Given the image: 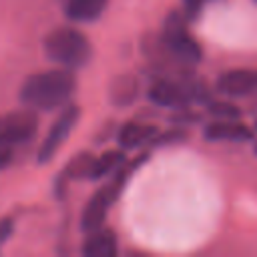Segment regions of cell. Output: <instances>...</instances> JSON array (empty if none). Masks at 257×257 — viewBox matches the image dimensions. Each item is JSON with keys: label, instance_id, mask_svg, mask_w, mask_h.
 <instances>
[{"label": "cell", "instance_id": "ac0fdd59", "mask_svg": "<svg viewBox=\"0 0 257 257\" xmlns=\"http://www.w3.org/2000/svg\"><path fill=\"white\" fill-rule=\"evenodd\" d=\"M209 2H213V0H183L185 18H187V20H195V18L203 12V8H205Z\"/></svg>", "mask_w": 257, "mask_h": 257}, {"label": "cell", "instance_id": "277c9868", "mask_svg": "<svg viewBox=\"0 0 257 257\" xmlns=\"http://www.w3.org/2000/svg\"><path fill=\"white\" fill-rule=\"evenodd\" d=\"M42 48L48 60L68 70L84 68L92 58L90 40L80 30L70 26L50 30L42 40Z\"/></svg>", "mask_w": 257, "mask_h": 257}, {"label": "cell", "instance_id": "7402d4cb", "mask_svg": "<svg viewBox=\"0 0 257 257\" xmlns=\"http://www.w3.org/2000/svg\"><path fill=\"white\" fill-rule=\"evenodd\" d=\"M255 128H257V118H255Z\"/></svg>", "mask_w": 257, "mask_h": 257}, {"label": "cell", "instance_id": "52a82bcc", "mask_svg": "<svg viewBox=\"0 0 257 257\" xmlns=\"http://www.w3.org/2000/svg\"><path fill=\"white\" fill-rule=\"evenodd\" d=\"M38 131L36 110L24 108L0 114V145L14 147L18 143L30 141Z\"/></svg>", "mask_w": 257, "mask_h": 257}, {"label": "cell", "instance_id": "7a4b0ae2", "mask_svg": "<svg viewBox=\"0 0 257 257\" xmlns=\"http://www.w3.org/2000/svg\"><path fill=\"white\" fill-rule=\"evenodd\" d=\"M187 22L189 20L181 12H171L165 18L163 32L155 44L159 66H169L173 68V72H187L201 62L203 50L199 42L189 34Z\"/></svg>", "mask_w": 257, "mask_h": 257}, {"label": "cell", "instance_id": "44dd1931", "mask_svg": "<svg viewBox=\"0 0 257 257\" xmlns=\"http://www.w3.org/2000/svg\"><path fill=\"white\" fill-rule=\"evenodd\" d=\"M255 155H257V143H255Z\"/></svg>", "mask_w": 257, "mask_h": 257}, {"label": "cell", "instance_id": "2e32d148", "mask_svg": "<svg viewBox=\"0 0 257 257\" xmlns=\"http://www.w3.org/2000/svg\"><path fill=\"white\" fill-rule=\"evenodd\" d=\"M207 110L209 114H213L215 118H239L241 116V110L231 104V102H225V100H217V102H207Z\"/></svg>", "mask_w": 257, "mask_h": 257}, {"label": "cell", "instance_id": "6da1fadb", "mask_svg": "<svg viewBox=\"0 0 257 257\" xmlns=\"http://www.w3.org/2000/svg\"><path fill=\"white\" fill-rule=\"evenodd\" d=\"M76 92L74 72L68 68H50L28 76L20 86V102L30 110H56L70 102Z\"/></svg>", "mask_w": 257, "mask_h": 257}, {"label": "cell", "instance_id": "d6986e66", "mask_svg": "<svg viewBox=\"0 0 257 257\" xmlns=\"http://www.w3.org/2000/svg\"><path fill=\"white\" fill-rule=\"evenodd\" d=\"M12 231H14V221L10 217L0 219V245H4L8 241V237L12 235Z\"/></svg>", "mask_w": 257, "mask_h": 257}, {"label": "cell", "instance_id": "ba28073f", "mask_svg": "<svg viewBox=\"0 0 257 257\" xmlns=\"http://www.w3.org/2000/svg\"><path fill=\"white\" fill-rule=\"evenodd\" d=\"M217 92L229 98L249 96L257 92V70L249 68H235L227 70L217 78Z\"/></svg>", "mask_w": 257, "mask_h": 257}, {"label": "cell", "instance_id": "9a60e30c", "mask_svg": "<svg viewBox=\"0 0 257 257\" xmlns=\"http://www.w3.org/2000/svg\"><path fill=\"white\" fill-rule=\"evenodd\" d=\"M108 94H110V102H114L116 106H126L135 102V98L139 96V80L128 74L116 76L110 84Z\"/></svg>", "mask_w": 257, "mask_h": 257}, {"label": "cell", "instance_id": "3957f363", "mask_svg": "<svg viewBox=\"0 0 257 257\" xmlns=\"http://www.w3.org/2000/svg\"><path fill=\"white\" fill-rule=\"evenodd\" d=\"M147 94L153 104L163 108H185L191 104L209 102V90L203 82L191 78L189 72L155 78Z\"/></svg>", "mask_w": 257, "mask_h": 257}, {"label": "cell", "instance_id": "7c38bea8", "mask_svg": "<svg viewBox=\"0 0 257 257\" xmlns=\"http://www.w3.org/2000/svg\"><path fill=\"white\" fill-rule=\"evenodd\" d=\"M159 133L157 126L153 124H145V122H126L120 126L118 131V145L122 151L126 149H137L141 145H147L153 141V137Z\"/></svg>", "mask_w": 257, "mask_h": 257}, {"label": "cell", "instance_id": "30bf717a", "mask_svg": "<svg viewBox=\"0 0 257 257\" xmlns=\"http://www.w3.org/2000/svg\"><path fill=\"white\" fill-rule=\"evenodd\" d=\"M118 253V241L112 229L98 227L88 233L86 241L82 243L84 257H114Z\"/></svg>", "mask_w": 257, "mask_h": 257}, {"label": "cell", "instance_id": "603a6c76", "mask_svg": "<svg viewBox=\"0 0 257 257\" xmlns=\"http://www.w3.org/2000/svg\"><path fill=\"white\" fill-rule=\"evenodd\" d=\"M255 2H257V0H255Z\"/></svg>", "mask_w": 257, "mask_h": 257}, {"label": "cell", "instance_id": "8fae6325", "mask_svg": "<svg viewBox=\"0 0 257 257\" xmlns=\"http://www.w3.org/2000/svg\"><path fill=\"white\" fill-rule=\"evenodd\" d=\"M108 0H62V10L72 22H92L100 18Z\"/></svg>", "mask_w": 257, "mask_h": 257}, {"label": "cell", "instance_id": "5b68a950", "mask_svg": "<svg viewBox=\"0 0 257 257\" xmlns=\"http://www.w3.org/2000/svg\"><path fill=\"white\" fill-rule=\"evenodd\" d=\"M147 157H149V155L145 153V155H139L137 159H133V161H128V163L124 161V163L112 173L110 181H108L106 185H102V187L90 197V201L86 203V207H84V211H82V217H80V229H82L84 233H90V231H94V229H98V227L104 225L106 215H108V209H110V205L118 199V195H120V191H122L126 179L131 177V173H133L135 169H139V167L147 161Z\"/></svg>", "mask_w": 257, "mask_h": 257}, {"label": "cell", "instance_id": "ffe728a7", "mask_svg": "<svg viewBox=\"0 0 257 257\" xmlns=\"http://www.w3.org/2000/svg\"><path fill=\"white\" fill-rule=\"evenodd\" d=\"M10 161H12V151H10V147L0 145V169L8 167V165H10Z\"/></svg>", "mask_w": 257, "mask_h": 257}, {"label": "cell", "instance_id": "4fadbf2b", "mask_svg": "<svg viewBox=\"0 0 257 257\" xmlns=\"http://www.w3.org/2000/svg\"><path fill=\"white\" fill-rule=\"evenodd\" d=\"M92 159H94V155L88 153V151H82V153L74 155V157L68 161V165L64 167V171L60 173V179H58V191L62 193V191H64V185H66L68 181L88 179Z\"/></svg>", "mask_w": 257, "mask_h": 257}, {"label": "cell", "instance_id": "9c48e42d", "mask_svg": "<svg viewBox=\"0 0 257 257\" xmlns=\"http://www.w3.org/2000/svg\"><path fill=\"white\" fill-rule=\"evenodd\" d=\"M203 137L207 141H213V143H219V141L243 143V141L253 139V128L239 122V118H217L215 122L205 126Z\"/></svg>", "mask_w": 257, "mask_h": 257}, {"label": "cell", "instance_id": "e0dca14e", "mask_svg": "<svg viewBox=\"0 0 257 257\" xmlns=\"http://www.w3.org/2000/svg\"><path fill=\"white\" fill-rule=\"evenodd\" d=\"M187 139V131L185 128H171L167 133H157L151 141V145H173V143H179V141H185Z\"/></svg>", "mask_w": 257, "mask_h": 257}, {"label": "cell", "instance_id": "8992f818", "mask_svg": "<svg viewBox=\"0 0 257 257\" xmlns=\"http://www.w3.org/2000/svg\"><path fill=\"white\" fill-rule=\"evenodd\" d=\"M78 118H80V108L76 104H70L68 102V104L62 106L60 114L52 122L50 131L46 133V137H44V141H42V145L38 149V155H36L38 163L44 165V163L52 161V157L58 153V149L64 145V141L70 137V133L76 126Z\"/></svg>", "mask_w": 257, "mask_h": 257}, {"label": "cell", "instance_id": "5bb4252c", "mask_svg": "<svg viewBox=\"0 0 257 257\" xmlns=\"http://www.w3.org/2000/svg\"><path fill=\"white\" fill-rule=\"evenodd\" d=\"M124 161H126V157H124V151H122V149L104 151L102 155H98V157L92 159L88 179H102V177H108V175H112Z\"/></svg>", "mask_w": 257, "mask_h": 257}]
</instances>
